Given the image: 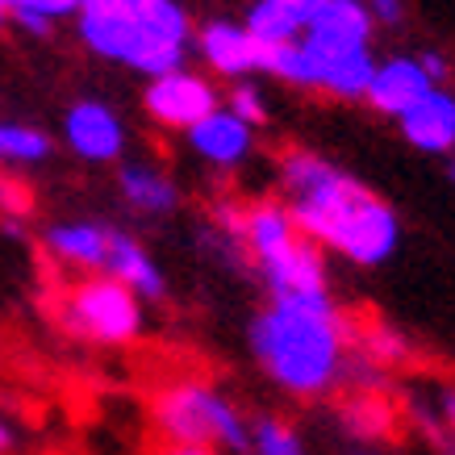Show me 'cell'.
Returning <instances> with one entry per match:
<instances>
[{"mask_svg":"<svg viewBox=\"0 0 455 455\" xmlns=\"http://www.w3.org/2000/svg\"><path fill=\"white\" fill-rule=\"evenodd\" d=\"M88 0H9V26L29 38H51L59 21H71Z\"/></svg>","mask_w":455,"mask_h":455,"instance_id":"obj_21","label":"cell"},{"mask_svg":"<svg viewBox=\"0 0 455 455\" xmlns=\"http://www.w3.org/2000/svg\"><path fill=\"white\" fill-rule=\"evenodd\" d=\"M243 255L272 301L331 297V255L297 230L280 196L243 205Z\"/></svg>","mask_w":455,"mask_h":455,"instance_id":"obj_4","label":"cell"},{"mask_svg":"<svg viewBox=\"0 0 455 455\" xmlns=\"http://www.w3.org/2000/svg\"><path fill=\"white\" fill-rule=\"evenodd\" d=\"M17 443H21V435H17V427L9 422V418L0 414V455H13Z\"/></svg>","mask_w":455,"mask_h":455,"instance_id":"obj_27","label":"cell"},{"mask_svg":"<svg viewBox=\"0 0 455 455\" xmlns=\"http://www.w3.org/2000/svg\"><path fill=\"white\" fill-rule=\"evenodd\" d=\"M355 455H376V451H355Z\"/></svg>","mask_w":455,"mask_h":455,"instance_id":"obj_31","label":"cell"},{"mask_svg":"<svg viewBox=\"0 0 455 455\" xmlns=\"http://www.w3.org/2000/svg\"><path fill=\"white\" fill-rule=\"evenodd\" d=\"M100 276H113L117 284L134 292L142 305H159L167 301V272L164 263L151 255V247L142 243L139 235H130L122 226H113L109 235V255H105V272Z\"/></svg>","mask_w":455,"mask_h":455,"instance_id":"obj_13","label":"cell"},{"mask_svg":"<svg viewBox=\"0 0 455 455\" xmlns=\"http://www.w3.org/2000/svg\"><path fill=\"white\" fill-rule=\"evenodd\" d=\"M71 21L88 55L142 80L188 68L196 21L180 0H88Z\"/></svg>","mask_w":455,"mask_h":455,"instance_id":"obj_3","label":"cell"},{"mask_svg":"<svg viewBox=\"0 0 455 455\" xmlns=\"http://www.w3.org/2000/svg\"><path fill=\"white\" fill-rule=\"evenodd\" d=\"M430 88V76L422 71L418 55H388V59H376V71H372V84H368V105H372L380 117H393L397 122L401 113L418 105L427 97Z\"/></svg>","mask_w":455,"mask_h":455,"instance_id":"obj_16","label":"cell"},{"mask_svg":"<svg viewBox=\"0 0 455 455\" xmlns=\"http://www.w3.org/2000/svg\"><path fill=\"white\" fill-rule=\"evenodd\" d=\"M113 221L100 218H55L42 226V247L55 263L84 272V276H100L105 272V255H109Z\"/></svg>","mask_w":455,"mask_h":455,"instance_id":"obj_11","label":"cell"},{"mask_svg":"<svg viewBox=\"0 0 455 455\" xmlns=\"http://www.w3.org/2000/svg\"><path fill=\"white\" fill-rule=\"evenodd\" d=\"M193 51L201 55L209 76L226 84L255 80L263 63V46L251 38L243 21H230V17H209L205 26H196Z\"/></svg>","mask_w":455,"mask_h":455,"instance_id":"obj_10","label":"cell"},{"mask_svg":"<svg viewBox=\"0 0 455 455\" xmlns=\"http://www.w3.org/2000/svg\"><path fill=\"white\" fill-rule=\"evenodd\" d=\"M221 105L218 80L209 71L176 68L164 76H151L142 88V109L159 130H176L184 134L188 125H196L205 113H213Z\"/></svg>","mask_w":455,"mask_h":455,"instance_id":"obj_7","label":"cell"},{"mask_svg":"<svg viewBox=\"0 0 455 455\" xmlns=\"http://www.w3.org/2000/svg\"><path fill=\"white\" fill-rule=\"evenodd\" d=\"M247 351L259 376L284 397L326 401L343 388L351 359V326L331 297L267 301L247 322Z\"/></svg>","mask_w":455,"mask_h":455,"instance_id":"obj_2","label":"cell"},{"mask_svg":"<svg viewBox=\"0 0 455 455\" xmlns=\"http://www.w3.org/2000/svg\"><path fill=\"white\" fill-rule=\"evenodd\" d=\"M59 322L71 339L113 351V347H134L147 334V305L113 276H84L63 292Z\"/></svg>","mask_w":455,"mask_h":455,"instance_id":"obj_6","label":"cell"},{"mask_svg":"<svg viewBox=\"0 0 455 455\" xmlns=\"http://www.w3.org/2000/svg\"><path fill=\"white\" fill-rule=\"evenodd\" d=\"M59 130H63V147H68L80 164L105 167V164H122L125 159L130 130H125L122 113L113 109L109 100L84 97V100H76V105H68Z\"/></svg>","mask_w":455,"mask_h":455,"instance_id":"obj_8","label":"cell"},{"mask_svg":"<svg viewBox=\"0 0 455 455\" xmlns=\"http://www.w3.org/2000/svg\"><path fill=\"white\" fill-rule=\"evenodd\" d=\"M401 139L422 155H455V92L430 88L427 97L397 117Z\"/></svg>","mask_w":455,"mask_h":455,"instance_id":"obj_15","label":"cell"},{"mask_svg":"<svg viewBox=\"0 0 455 455\" xmlns=\"http://www.w3.org/2000/svg\"><path fill=\"white\" fill-rule=\"evenodd\" d=\"M221 105L235 113L238 122H247L251 130H263V125H267V117H272L267 97H263V88L255 80H235V84H230V92L221 97Z\"/></svg>","mask_w":455,"mask_h":455,"instance_id":"obj_22","label":"cell"},{"mask_svg":"<svg viewBox=\"0 0 455 455\" xmlns=\"http://www.w3.org/2000/svg\"><path fill=\"white\" fill-rule=\"evenodd\" d=\"M372 13L363 0H322L301 29L305 59H339L351 51H372Z\"/></svg>","mask_w":455,"mask_h":455,"instance_id":"obj_9","label":"cell"},{"mask_svg":"<svg viewBox=\"0 0 455 455\" xmlns=\"http://www.w3.org/2000/svg\"><path fill=\"white\" fill-rule=\"evenodd\" d=\"M9 26V9H4V4H0V29Z\"/></svg>","mask_w":455,"mask_h":455,"instance_id":"obj_29","label":"cell"},{"mask_svg":"<svg viewBox=\"0 0 455 455\" xmlns=\"http://www.w3.org/2000/svg\"><path fill=\"white\" fill-rule=\"evenodd\" d=\"M55 155V139L29 122L0 117V167H42Z\"/></svg>","mask_w":455,"mask_h":455,"instance_id":"obj_19","label":"cell"},{"mask_svg":"<svg viewBox=\"0 0 455 455\" xmlns=\"http://www.w3.org/2000/svg\"><path fill=\"white\" fill-rule=\"evenodd\" d=\"M0 213L13 218V221H21V218L34 213V193H29L21 180L4 176V167H0Z\"/></svg>","mask_w":455,"mask_h":455,"instance_id":"obj_23","label":"cell"},{"mask_svg":"<svg viewBox=\"0 0 455 455\" xmlns=\"http://www.w3.org/2000/svg\"><path fill=\"white\" fill-rule=\"evenodd\" d=\"M151 422L164 443H188L221 455H247L251 414L205 376H176L155 388Z\"/></svg>","mask_w":455,"mask_h":455,"instance_id":"obj_5","label":"cell"},{"mask_svg":"<svg viewBox=\"0 0 455 455\" xmlns=\"http://www.w3.org/2000/svg\"><path fill=\"white\" fill-rule=\"evenodd\" d=\"M0 4H4V9H9V0H0Z\"/></svg>","mask_w":455,"mask_h":455,"instance_id":"obj_32","label":"cell"},{"mask_svg":"<svg viewBox=\"0 0 455 455\" xmlns=\"http://www.w3.org/2000/svg\"><path fill=\"white\" fill-rule=\"evenodd\" d=\"M247 455H309V443L292 418L259 410L247 422Z\"/></svg>","mask_w":455,"mask_h":455,"instance_id":"obj_18","label":"cell"},{"mask_svg":"<svg viewBox=\"0 0 455 455\" xmlns=\"http://www.w3.org/2000/svg\"><path fill=\"white\" fill-rule=\"evenodd\" d=\"M184 139H188V151L213 172H238L255 155V130L247 122H238L226 105L205 113L196 125H188Z\"/></svg>","mask_w":455,"mask_h":455,"instance_id":"obj_12","label":"cell"},{"mask_svg":"<svg viewBox=\"0 0 455 455\" xmlns=\"http://www.w3.org/2000/svg\"><path fill=\"white\" fill-rule=\"evenodd\" d=\"M447 176H451V184H455V155H451V164H447Z\"/></svg>","mask_w":455,"mask_h":455,"instance_id":"obj_30","label":"cell"},{"mask_svg":"<svg viewBox=\"0 0 455 455\" xmlns=\"http://www.w3.org/2000/svg\"><path fill=\"white\" fill-rule=\"evenodd\" d=\"M368 4V13H372V26L380 29H397L405 26V17H410V4L405 0H363Z\"/></svg>","mask_w":455,"mask_h":455,"instance_id":"obj_24","label":"cell"},{"mask_svg":"<svg viewBox=\"0 0 455 455\" xmlns=\"http://www.w3.org/2000/svg\"><path fill=\"white\" fill-rule=\"evenodd\" d=\"M280 201L309 243L351 263L385 267L401 247V218L385 196L314 147H284L276 159Z\"/></svg>","mask_w":455,"mask_h":455,"instance_id":"obj_1","label":"cell"},{"mask_svg":"<svg viewBox=\"0 0 455 455\" xmlns=\"http://www.w3.org/2000/svg\"><path fill=\"white\" fill-rule=\"evenodd\" d=\"M117 196L130 213L139 218H172L180 209V184L172 180V172H164L159 164H147V159H122L117 164Z\"/></svg>","mask_w":455,"mask_h":455,"instance_id":"obj_14","label":"cell"},{"mask_svg":"<svg viewBox=\"0 0 455 455\" xmlns=\"http://www.w3.org/2000/svg\"><path fill=\"white\" fill-rule=\"evenodd\" d=\"M276 4H280V9H284V13H292V17H297V21H301V26H305V21L314 17V9H317V4H322V0H276Z\"/></svg>","mask_w":455,"mask_h":455,"instance_id":"obj_26","label":"cell"},{"mask_svg":"<svg viewBox=\"0 0 455 455\" xmlns=\"http://www.w3.org/2000/svg\"><path fill=\"white\" fill-rule=\"evenodd\" d=\"M351 355L368 359L372 368L388 372V368H401L405 359L414 355V347H410V339H405L397 326H388V322H368V326L351 331Z\"/></svg>","mask_w":455,"mask_h":455,"instance_id":"obj_20","label":"cell"},{"mask_svg":"<svg viewBox=\"0 0 455 455\" xmlns=\"http://www.w3.org/2000/svg\"><path fill=\"white\" fill-rule=\"evenodd\" d=\"M334 422L343 430L351 443H363V447H372V443H385L393 435V401L385 393H368V388H351L347 397H339L334 405Z\"/></svg>","mask_w":455,"mask_h":455,"instance_id":"obj_17","label":"cell"},{"mask_svg":"<svg viewBox=\"0 0 455 455\" xmlns=\"http://www.w3.org/2000/svg\"><path fill=\"white\" fill-rule=\"evenodd\" d=\"M159 455H221V451H209V447H188V443H167Z\"/></svg>","mask_w":455,"mask_h":455,"instance_id":"obj_28","label":"cell"},{"mask_svg":"<svg viewBox=\"0 0 455 455\" xmlns=\"http://www.w3.org/2000/svg\"><path fill=\"white\" fill-rule=\"evenodd\" d=\"M418 63H422V71L430 76V84H435V88H443V84L451 80V63H447V55H443V51H422V55H418Z\"/></svg>","mask_w":455,"mask_h":455,"instance_id":"obj_25","label":"cell"}]
</instances>
